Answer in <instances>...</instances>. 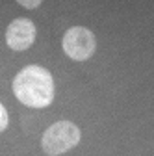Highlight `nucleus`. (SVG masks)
<instances>
[{"label": "nucleus", "mask_w": 154, "mask_h": 156, "mask_svg": "<svg viewBox=\"0 0 154 156\" xmlns=\"http://www.w3.org/2000/svg\"><path fill=\"white\" fill-rule=\"evenodd\" d=\"M13 93L24 106L47 108L54 101V78L41 65H28L13 78Z\"/></svg>", "instance_id": "nucleus-1"}, {"label": "nucleus", "mask_w": 154, "mask_h": 156, "mask_svg": "<svg viewBox=\"0 0 154 156\" xmlns=\"http://www.w3.org/2000/svg\"><path fill=\"white\" fill-rule=\"evenodd\" d=\"M80 128L71 121H56L52 123L41 138V147L48 156H58L71 151L80 143Z\"/></svg>", "instance_id": "nucleus-2"}, {"label": "nucleus", "mask_w": 154, "mask_h": 156, "mask_svg": "<svg viewBox=\"0 0 154 156\" xmlns=\"http://www.w3.org/2000/svg\"><path fill=\"white\" fill-rule=\"evenodd\" d=\"M63 50L65 54L74 62H84L91 58L97 48V39H95L93 32L84 28V26H72L65 32L63 35Z\"/></svg>", "instance_id": "nucleus-3"}, {"label": "nucleus", "mask_w": 154, "mask_h": 156, "mask_svg": "<svg viewBox=\"0 0 154 156\" xmlns=\"http://www.w3.org/2000/svg\"><path fill=\"white\" fill-rule=\"evenodd\" d=\"M35 41V26L30 19H15L6 30V43L13 50H26Z\"/></svg>", "instance_id": "nucleus-4"}, {"label": "nucleus", "mask_w": 154, "mask_h": 156, "mask_svg": "<svg viewBox=\"0 0 154 156\" xmlns=\"http://www.w3.org/2000/svg\"><path fill=\"white\" fill-rule=\"evenodd\" d=\"M8 123H9V117H8V112H6V108H4L2 104H0V132H4V130H6Z\"/></svg>", "instance_id": "nucleus-5"}, {"label": "nucleus", "mask_w": 154, "mask_h": 156, "mask_svg": "<svg viewBox=\"0 0 154 156\" xmlns=\"http://www.w3.org/2000/svg\"><path fill=\"white\" fill-rule=\"evenodd\" d=\"M17 2L23 8H26V9H35V8H39V4L43 2V0H17Z\"/></svg>", "instance_id": "nucleus-6"}]
</instances>
